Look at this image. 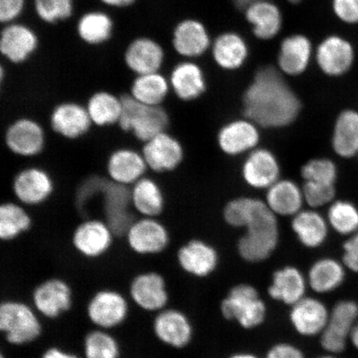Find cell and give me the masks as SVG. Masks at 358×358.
I'll list each match as a JSON object with an SVG mask.
<instances>
[{"mask_svg":"<svg viewBox=\"0 0 358 358\" xmlns=\"http://www.w3.org/2000/svg\"><path fill=\"white\" fill-rule=\"evenodd\" d=\"M101 1L110 6L125 7L131 6L134 0H101Z\"/></svg>","mask_w":358,"mask_h":358,"instance_id":"816d5d0a","label":"cell"},{"mask_svg":"<svg viewBox=\"0 0 358 358\" xmlns=\"http://www.w3.org/2000/svg\"><path fill=\"white\" fill-rule=\"evenodd\" d=\"M350 338L353 346H355L358 350V322H357L355 328H353L352 331Z\"/></svg>","mask_w":358,"mask_h":358,"instance_id":"f5cc1de1","label":"cell"},{"mask_svg":"<svg viewBox=\"0 0 358 358\" xmlns=\"http://www.w3.org/2000/svg\"><path fill=\"white\" fill-rule=\"evenodd\" d=\"M0 331L8 343L22 346L38 339L43 334V325L34 306L7 299L0 304Z\"/></svg>","mask_w":358,"mask_h":358,"instance_id":"277c9868","label":"cell"},{"mask_svg":"<svg viewBox=\"0 0 358 358\" xmlns=\"http://www.w3.org/2000/svg\"><path fill=\"white\" fill-rule=\"evenodd\" d=\"M127 299L117 290L96 291L87 303L88 320L97 329L111 330L124 324L129 315Z\"/></svg>","mask_w":358,"mask_h":358,"instance_id":"8992f818","label":"cell"},{"mask_svg":"<svg viewBox=\"0 0 358 358\" xmlns=\"http://www.w3.org/2000/svg\"><path fill=\"white\" fill-rule=\"evenodd\" d=\"M229 358H259L256 355H252V353H248V352H240V353H236V355H234L231 356Z\"/></svg>","mask_w":358,"mask_h":358,"instance_id":"11a10c76","label":"cell"},{"mask_svg":"<svg viewBox=\"0 0 358 358\" xmlns=\"http://www.w3.org/2000/svg\"><path fill=\"white\" fill-rule=\"evenodd\" d=\"M32 302L39 315L56 320L73 307V289L66 280L52 277L36 286L32 293Z\"/></svg>","mask_w":358,"mask_h":358,"instance_id":"ba28073f","label":"cell"},{"mask_svg":"<svg viewBox=\"0 0 358 358\" xmlns=\"http://www.w3.org/2000/svg\"><path fill=\"white\" fill-rule=\"evenodd\" d=\"M302 189L304 201L312 208L333 203L336 196L335 185L304 181Z\"/></svg>","mask_w":358,"mask_h":358,"instance_id":"f6af8a7d","label":"cell"},{"mask_svg":"<svg viewBox=\"0 0 358 358\" xmlns=\"http://www.w3.org/2000/svg\"><path fill=\"white\" fill-rule=\"evenodd\" d=\"M148 169L142 153L129 148L114 150L106 163V172L110 180L127 187H131L145 177Z\"/></svg>","mask_w":358,"mask_h":358,"instance_id":"44dd1931","label":"cell"},{"mask_svg":"<svg viewBox=\"0 0 358 358\" xmlns=\"http://www.w3.org/2000/svg\"><path fill=\"white\" fill-rule=\"evenodd\" d=\"M179 266L192 276L207 277L216 270L218 254L211 245L201 240H192L177 253Z\"/></svg>","mask_w":358,"mask_h":358,"instance_id":"7402d4cb","label":"cell"},{"mask_svg":"<svg viewBox=\"0 0 358 358\" xmlns=\"http://www.w3.org/2000/svg\"><path fill=\"white\" fill-rule=\"evenodd\" d=\"M6 143L12 153L29 158L43 151L45 133L42 125L34 119L20 118L8 127Z\"/></svg>","mask_w":358,"mask_h":358,"instance_id":"2e32d148","label":"cell"},{"mask_svg":"<svg viewBox=\"0 0 358 358\" xmlns=\"http://www.w3.org/2000/svg\"><path fill=\"white\" fill-rule=\"evenodd\" d=\"M243 107L245 117L258 127L278 129L292 124L301 113L302 105L281 71L266 66L257 71L246 88Z\"/></svg>","mask_w":358,"mask_h":358,"instance_id":"6da1fadb","label":"cell"},{"mask_svg":"<svg viewBox=\"0 0 358 358\" xmlns=\"http://www.w3.org/2000/svg\"><path fill=\"white\" fill-rule=\"evenodd\" d=\"M355 52L351 43L339 36H330L317 47V64L329 77H341L352 69Z\"/></svg>","mask_w":358,"mask_h":358,"instance_id":"e0dca14e","label":"cell"},{"mask_svg":"<svg viewBox=\"0 0 358 358\" xmlns=\"http://www.w3.org/2000/svg\"><path fill=\"white\" fill-rule=\"evenodd\" d=\"M288 1L291 3L296 4L299 3V2H301L302 0H288Z\"/></svg>","mask_w":358,"mask_h":358,"instance_id":"9f6ffc18","label":"cell"},{"mask_svg":"<svg viewBox=\"0 0 358 358\" xmlns=\"http://www.w3.org/2000/svg\"><path fill=\"white\" fill-rule=\"evenodd\" d=\"M132 302L141 310L158 313L166 308L169 301L166 281L156 271L140 273L129 286Z\"/></svg>","mask_w":358,"mask_h":358,"instance_id":"30bf717a","label":"cell"},{"mask_svg":"<svg viewBox=\"0 0 358 358\" xmlns=\"http://www.w3.org/2000/svg\"><path fill=\"white\" fill-rule=\"evenodd\" d=\"M259 138L258 125L245 117L224 125L219 131L217 141L224 153L236 156L257 149Z\"/></svg>","mask_w":358,"mask_h":358,"instance_id":"ac0fdd59","label":"cell"},{"mask_svg":"<svg viewBox=\"0 0 358 358\" xmlns=\"http://www.w3.org/2000/svg\"><path fill=\"white\" fill-rule=\"evenodd\" d=\"M122 101L119 127L124 132H131L143 143L160 133L167 131L169 124L168 112L162 106H151L138 102L129 93L120 96Z\"/></svg>","mask_w":358,"mask_h":358,"instance_id":"3957f363","label":"cell"},{"mask_svg":"<svg viewBox=\"0 0 358 358\" xmlns=\"http://www.w3.org/2000/svg\"><path fill=\"white\" fill-rule=\"evenodd\" d=\"M164 59L162 47L154 40L146 38L134 40L124 55L125 64L136 76L158 73Z\"/></svg>","mask_w":358,"mask_h":358,"instance_id":"cb8c5ba5","label":"cell"},{"mask_svg":"<svg viewBox=\"0 0 358 358\" xmlns=\"http://www.w3.org/2000/svg\"><path fill=\"white\" fill-rule=\"evenodd\" d=\"M55 183L47 171L38 167L26 168L17 174L13 182L16 199L24 206H38L52 194Z\"/></svg>","mask_w":358,"mask_h":358,"instance_id":"9a60e30c","label":"cell"},{"mask_svg":"<svg viewBox=\"0 0 358 358\" xmlns=\"http://www.w3.org/2000/svg\"><path fill=\"white\" fill-rule=\"evenodd\" d=\"M333 10L340 20L358 24V0H333Z\"/></svg>","mask_w":358,"mask_h":358,"instance_id":"bcb514c9","label":"cell"},{"mask_svg":"<svg viewBox=\"0 0 358 358\" xmlns=\"http://www.w3.org/2000/svg\"><path fill=\"white\" fill-rule=\"evenodd\" d=\"M301 176L304 181L335 185L338 178V169L334 161L329 159H313L303 165Z\"/></svg>","mask_w":358,"mask_h":358,"instance_id":"7bdbcfd3","label":"cell"},{"mask_svg":"<svg viewBox=\"0 0 358 358\" xmlns=\"http://www.w3.org/2000/svg\"><path fill=\"white\" fill-rule=\"evenodd\" d=\"M153 332L159 342L176 349L189 345L194 334L191 322L185 313L166 308L157 313Z\"/></svg>","mask_w":358,"mask_h":358,"instance_id":"5bb4252c","label":"cell"},{"mask_svg":"<svg viewBox=\"0 0 358 358\" xmlns=\"http://www.w3.org/2000/svg\"><path fill=\"white\" fill-rule=\"evenodd\" d=\"M37 46L38 38L28 27L13 24L3 30L0 50L13 64H21L28 59Z\"/></svg>","mask_w":358,"mask_h":358,"instance_id":"4316f807","label":"cell"},{"mask_svg":"<svg viewBox=\"0 0 358 358\" xmlns=\"http://www.w3.org/2000/svg\"><path fill=\"white\" fill-rule=\"evenodd\" d=\"M124 236L129 249L140 256H153L163 252L170 241L166 227L156 217L136 219Z\"/></svg>","mask_w":358,"mask_h":358,"instance_id":"52a82bcc","label":"cell"},{"mask_svg":"<svg viewBox=\"0 0 358 358\" xmlns=\"http://www.w3.org/2000/svg\"><path fill=\"white\" fill-rule=\"evenodd\" d=\"M170 88L169 80L158 71L136 76L129 94L142 104L158 106L166 99Z\"/></svg>","mask_w":358,"mask_h":358,"instance_id":"e575fe53","label":"cell"},{"mask_svg":"<svg viewBox=\"0 0 358 358\" xmlns=\"http://www.w3.org/2000/svg\"><path fill=\"white\" fill-rule=\"evenodd\" d=\"M109 179V178H108ZM103 206L106 222L115 236H124L134 219L131 187L120 185L111 180L102 182Z\"/></svg>","mask_w":358,"mask_h":358,"instance_id":"8fae6325","label":"cell"},{"mask_svg":"<svg viewBox=\"0 0 358 358\" xmlns=\"http://www.w3.org/2000/svg\"><path fill=\"white\" fill-rule=\"evenodd\" d=\"M308 280L296 267L285 266L273 275L268 294L275 301L293 306L306 297Z\"/></svg>","mask_w":358,"mask_h":358,"instance_id":"d4e9b609","label":"cell"},{"mask_svg":"<svg viewBox=\"0 0 358 358\" xmlns=\"http://www.w3.org/2000/svg\"><path fill=\"white\" fill-rule=\"evenodd\" d=\"M112 21L104 13L92 12L85 15L78 22L80 38L90 44H99L108 40L111 35Z\"/></svg>","mask_w":358,"mask_h":358,"instance_id":"60d3db41","label":"cell"},{"mask_svg":"<svg viewBox=\"0 0 358 358\" xmlns=\"http://www.w3.org/2000/svg\"><path fill=\"white\" fill-rule=\"evenodd\" d=\"M311 55L310 39L301 34L289 36L280 45L278 55L280 71L292 77L301 75L308 69Z\"/></svg>","mask_w":358,"mask_h":358,"instance_id":"484cf974","label":"cell"},{"mask_svg":"<svg viewBox=\"0 0 358 358\" xmlns=\"http://www.w3.org/2000/svg\"><path fill=\"white\" fill-rule=\"evenodd\" d=\"M53 131L67 140H77L85 136L92 122L86 106L73 101L60 103L53 108L50 115Z\"/></svg>","mask_w":358,"mask_h":358,"instance_id":"ffe728a7","label":"cell"},{"mask_svg":"<svg viewBox=\"0 0 358 358\" xmlns=\"http://www.w3.org/2000/svg\"><path fill=\"white\" fill-rule=\"evenodd\" d=\"M41 358H80L75 353L64 350L62 348L49 347L43 352Z\"/></svg>","mask_w":358,"mask_h":358,"instance_id":"f907efd6","label":"cell"},{"mask_svg":"<svg viewBox=\"0 0 358 358\" xmlns=\"http://www.w3.org/2000/svg\"><path fill=\"white\" fill-rule=\"evenodd\" d=\"M343 262L349 270L358 272V231L351 235L343 245Z\"/></svg>","mask_w":358,"mask_h":358,"instance_id":"7dc6e473","label":"cell"},{"mask_svg":"<svg viewBox=\"0 0 358 358\" xmlns=\"http://www.w3.org/2000/svg\"><path fill=\"white\" fill-rule=\"evenodd\" d=\"M335 154L343 159L358 155V111L344 110L336 119L332 136Z\"/></svg>","mask_w":358,"mask_h":358,"instance_id":"4dcf8cb0","label":"cell"},{"mask_svg":"<svg viewBox=\"0 0 358 358\" xmlns=\"http://www.w3.org/2000/svg\"><path fill=\"white\" fill-rule=\"evenodd\" d=\"M329 315L325 304L319 299L304 297L291 308L289 320L298 334L311 337L323 333Z\"/></svg>","mask_w":358,"mask_h":358,"instance_id":"603a6c76","label":"cell"},{"mask_svg":"<svg viewBox=\"0 0 358 358\" xmlns=\"http://www.w3.org/2000/svg\"><path fill=\"white\" fill-rule=\"evenodd\" d=\"M328 222L339 234H355L358 231V208L351 201H333L328 211Z\"/></svg>","mask_w":358,"mask_h":358,"instance_id":"b9f144b4","label":"cell"},{"mask_svg":"<svg viewBox=\"0 0 358 358\" xmlns=\"http://www.w3.org/2000/svg\"><path fill=\"white\" fill-rule=\"evenodd\" d=\"M32 227V218L22 204L7 201L0 206V238L10 241Z\"/></svg>","mask_w":358,"mask_h":358,"instance_id":"f35d334b","label":"cell"},{"mask_svg":"<svg viewBox=\"0 0 358 358\" xmlns=\"http://www.w3.org/2000/svg\"><path fill=\"white\" fill-rule=\"evenodd\" d=\"M319 358H336L333 356H324V357H319Z\"/></svg>","mask_w":358,"mask_h":358,"instance_id":"6f0895ef","label":"cell"},{"mask_svg":"<svg viewBox=\"0 0 358 358\" xmlns=\"http://www.w3.org/2000/svg\"><path fill=\"white\" fill-rule=\"evenodd\" d=\"M38 15L48 22L69 19L73 13V0H35Z\"/></svg>","mask_w":358,"mask_h":358,"instance_id":"ee69618b","label":"cell"},{"mask_svg":"<svg viewBox=\"0 0 358 358\" xmlns=\"http://www.w3.org/2000/svg\"><path fill=\"white\" fill-rule=\"evenodd\" d=\"M223 216L230 226L245 228L238 243V252L244 261L262 262L274 252L279 243V223L266 201L246 196L231 200Z\"/></svg>","mask_w":358,"mask_h":358,"instance_id":"7a4b0ae2","label":"cell"},{"mask_svg":"<svg viewBox=\"0 0 358 358\" xmlns=\"http://www.w3.org/2000/svg\"><path fill=\"white\" fill-rule=\"evenodd\" d=\"M241 173L246 185L253 189H268L280 179V164L271 151L257 148L250 152Z\"/></svg>","mask_w":358,"mask_h":358,"instance_id":"d6986e66","label":"cell"},{"mask_svg":"<svg viewBox=\"0 0 358 358\" xmlns=\"http://www.w3.org/2000/svg\"><path fill=\"white\" fill-rule=\"evenodd\" d=\"M358 306L351 301L338 302L330 313L321 335V345L324 350L332 353L342 352L350 338L352 331L357 324Z\"/></svg>","mask_w":358,"mask_h":358,"instance_id":"9c48e42d","label":"cell"},{"mask_svg":"<svg viewBox=\"0 0 358 358\" xmlns=\"http://www.w3.org/2000/svg\"><path fill=\"white\" fill-rule=\"evenodd\" d=\"M245 17L253 26V33L259 39H271L281 29L280 11L268 0H259L245 8Z\"/></svg>","mask_w":358,"mask_h":358,"instance_id":"836d02e7","label":"cell"},{"mask_svg":"<svg viewBox=\"0 0 358 358\" xmlns=\"http://www.w3.org/2000/svg\"><path fill=\"white\" fill-rule=\"evenodd\" d=\"M120 346L109 330L90 331L83 340L84 358H120Z\"/></svg>","mask_w":358,"mask_h":358,"instance_id":"ab89813d","label":"cell"},{"mask_svg":"<svg viewBox=\"0 0 358 358\" xmlns=\"http://www.w3.org/2000/svg\"><path fill=\"white\" fill-rule=\"evenodd\" d=\"M24 0H0V20L10 22L20 15Z\"/></svg>","mask_w":358,"mask_h":358,"instance_id":"c3c4849f","label":"cell"},{"mask_svg":"<svg viewBox=\"0 0 358 358\" xmlns=\"http://www.w3.org/2000/svg\"><path fill=\"white\" fill-rule=\"evenodd\" d=\"M213 55L219 66L226 70L238 69L248 56L243 38L234 33L223 34L215 40Z\"/></svg>","mask_w":358,"mask_h":358,"instance_id":"8d00e7d4","label":"cell"},{"mask_svg":"<svg viewBox=\"0 0 358 358\" xmlns=\"http://www.w3.org/2000/svg\"><path fill=\"white\" fill-rule=\"evenodd\" d=\"M358 156V155H357Z\"/></svg>","mask_w":358,"mask_h":358,"instance_id":"91938a15","label":"cell"},{"mask_svg":"<svg viewBox=\"0 0 358 358\" xmlns=\"http://www.w3.org/2000/svg\"><path fill=\"white\" fill-rule=\"evenodd\" d=\"M303 203L302 187L289 179H279L267 189L266 203L276 216L294 217L301 211Z\"/></svg>","mask_w":358,"mask_h":358,"instance_id":"83f0119b","label":"cell"},{"mask_svg":"<svg viewBox=\"0 0 358 358\" xmlns=\"http://www.w3.org/2000/svg\"><path fill=\"white\" fill-rule=\"evenodd\" d=\"M225 319L236 321L245 329H252L263 324L266 306L254 286L241 284L234 286L221 303Z\"/></svg>","mask_w":358,"mask_h":358,"instance_id":"5b68a950","label":"cell"},{"mask_svg":"<svg viewBox=\"0 0 358 358\" xmlns=\"http://www.w3.org/2000/svg\"><path fill=\"white\" fill-rule=\"evenodd\" d=\"M173 43L178 55L196 57L208 50L210 38L207 30L200 22L189 20L181 22L176 27Z\"/></svg>","mask_w":358,"mask_h":358,"instance_id":"f546056e","label":"cell"},{"mask_svg":"<svg viewBox=\"0 0 358 358\" xmlns=\"http://www.w3.org/2000/svg\"><path fill=\"white\" fill-rule=\"evenodd\" d=\"M257 1H259V0H234L236 6L239 8H246L250 4Z\"/></svg>","mask_w":358,"mask_h":358,"instance_id":"db71d44e","label":"cell"},{"mask_svg":"<svg viewBox=\"0 0 358 358\" xmlns=\"http://www.w3.org/2000/svg\"><path fill=\"white\" fill-rule=\"evenodd\" d=\"M86 107L92 124L109 127L119 123L122 111V98L109 92H96L90 96Z\"/></svg>","mask_w":358,"mask_h":358,"instance_id":"74e56055","label":"cell"},{"mask_svg":"<svg viewBox=\"0 0 358 358\" xmlns=\"http://www.w3.org/2000/svg\"><path fill=\"white\" fill-rule=\"evenodd\" d=\"M114 232L109 224L101 219H87L75 228L73 248L80 256L88 259L99 258L111 248Z\"/></svg>","mask_w":358,"mask_h":358,"instance_id":"7c38bea8","label":"cell"},{"mask_svg":"<svg viewBox=\"0 0 358 358\" xmlns=\"http://www.w3.org/2000/svg\"><path fill=\"white\" fill-rule=\"evenodd\" d=\"M169 83L178 98L185 101L198 99L206 91L203 71L191 62H181L174 67Z\"/></svg>","mask_w":358,"mask_h":358,"instance_id":"f1b7e54d","label":"cell"},{"mask_svg":"<svg viewBox=\"0 0 358 358\" xmlns=\"http://www.w3.org/2000/svg\"><path fill=\"white\" fill-rule=\"evenodd\" d=\"M291 227L301 243L308 248L323 245L329 234V222L315 210H301L293 217Z\"/></svg>","mask_w":358,"mask_h":358,"instance_id":"1f68e13d","label":"cell"},{"mask_svg":"<svg viewBox=\"0 0 358 358\" xmlns=\"http://www.w3.org/2000/svg\"><path fill=\"white\" fill-rule=\"evenodd\" d=\"M345 270L332 258H323L313 264L308 274V285L319 294L332 292L343 283Z\"/></svg>","mask_w":358,"mask_h":358,"instance_id":"d590c367","label":"cell"},{"mask_svg":"<svg viewBox=\"0 0 358 358\" xmlns=\"http://www.w3.org/2000/svg\"><path fill=\"white\" fill-rule=\"evenodd\" d=\"M0 358H6V357L4 356L3 353L2 352L1 355H0Z\"/></svg>","mask_w":358,"mask_h":358,"instance_id":"680465c9","label":"cell"},{"mask_svg":"<svg viewBox=\"0 0 358 358\" xmlns=\"http://www.w3.org/2000/svg\"><path fill=\"white\" fill-rule=\"evenodd\" d=\"M143 144L141 153L152 171H173L183 160L185 152L181 143L167 131L157 134Z\"/></svg>","mask_w":358,"mask_h":358,"instance_id":"4fadbf2b","label":"cell"},{"mask_svg":"<svg viewBox=\"0 0 358 358\" xmlns=\"http://www.w3.org/2000/svg\"><path fill=\"white\" fill-rule=\"evenodd\" d=\"M134 212L145 217H158L164 208V196L154 179L143 177L131 187Z\"/></svg>","mask_w":358,"mask_h":358,"instance_id":"d6a6232c","label":"cell"},{"mask_svg":"<svg viewBox=\"0 0 358 358\" xmlns=\"http://www.w3.org/2000/svg\"><path fill=\"white\" fill-rule=\"evenodd\" d=\"M266 358H304V355L301 349L292 344L279 343L268 350Z\"/></svg>","mask_w":358,"mask_h":358,"instance_id":"681fc988","label":"cell"}]
</instances>
